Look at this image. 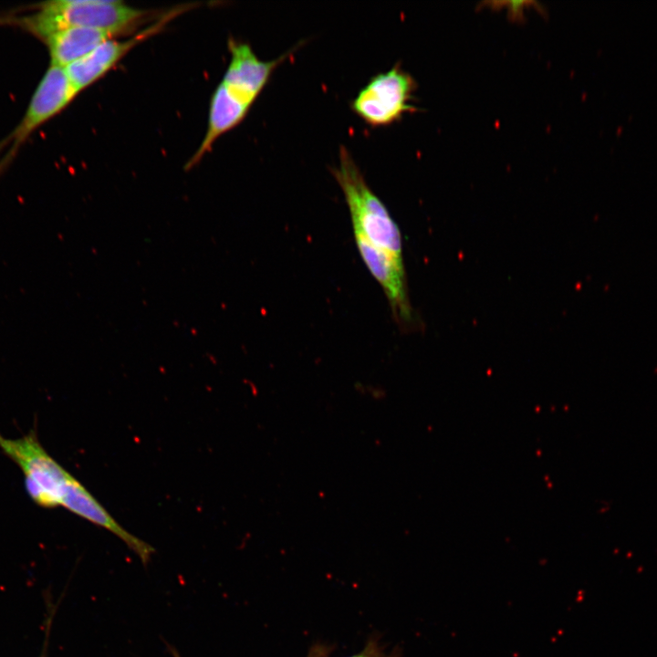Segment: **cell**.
I'll return each mask as SVG.
<instances>
[{"mask_svg":"<svg viewBox=\"0 0 657 657\" xmlns=\"http://www.w3.org/2000/svg\"><path fill=\"white\" fill-rule=\"evenodd\" d=\"M30 14L6 15L0 22L25 29L44 41L68 27H88L120 36L133 32L149 16L120 0H56L31 7Z\"/></svg>","mask_w":657,"mask_h":657,"instance_id":"6da1fadb","label":"cell"},{"mask_svg":"<svg viewBox=\"0 0 657 657\" xmlns=\"http://www.w3.org/2000/svg\"><path fill=\"white\" fill-rule=\"evenodd\" d=\"M330 171L344 194L353 229L403 263L398 225L380 197L369 186L363 172L344 145L339 147L338 165Z\"/></svg>","mask_w":657,"mask_h":657,"instance_id":"7a4b0ae2","label":"cell"},{"mask_svg":"<svg viewBox=\"0 0 657 657\" xmlns=\"http://www.w3.org/2000/svg\"><path fill=\"white\" fill-rule=\"evenodd\" d=\"M0 449L21 468L26 490L36 504L61 506L72 475L46 452L34 432L16 439L0 434Z\"/></svg>","mask_w":657,"mask_h":657,"instance_id":"3957f363","label":"cell"},{"mask_svg":"<svg viewBox=\"0 0 657 657\" xmlns=\"http://www.w3.org/2000/svg\"><path fill=\"white\" fill-rule=\"evenodd\" d=\"M416 88L413 77L397 63L372 76L350 101V109L370 126H388L417 110L412 103Z\"/></svg>","mask_w":657,"mask_h":657,"instance_id":"277c9868","label":"cell"},{"mask_svg":"<svg viewBox=\"0 0 657 657\" xmlns=\"http://www.w3.org/2000/svg\"><path fill=\"white\" fill-rule=\"evenodd\" d=\"M77 95L65 68L50 65L39 81L23 119L0 142V151L6 150L0 160V174L34 130L62 111Z\"/></svg>","mask_w":657,"mask_h":657,"instance_id":"5b68a950","label":"cell"},{"mask_svg":"<svg viewBox=\"0 0 657 657\" xmlns=\"http://www.w3.org/2000/svg\"><path fill=\"white\" fill-rule=\"evenodd\" d=\"M228 47L231 59L221 83L235 99L251 108L276 68L297 47L271 60L261 59L246 42L231 38Z\"/></svg>","mask_w":657,"mask_h":657,"instance_id":"8992f818","label":"cell"},{"mask_svg":"<svg viewBox=\"0 0 657 657\" xmlns=\"http://www.w3.org/2000/svg\"><path fill=\"white\" fill-rule=\"evenodd\" d=\"M176 14V10L166 14V16L157 21V23L129 39H109L100 44L89 54L65 68L68 78L76 92L78 94L101 78L137 44L161 30Z\"/></svg>","mask_w":657,"mask_h":657,"instance_id":"52a82bcc","label":"cell"},{"mask_svg":"<svg viewBox=\"0 0 657 657\" xmlns=\"http://www.w3.org/2000/svg\"><path fill=\"white\" fill-rule=\"evenodd\" d=\"M354 230L355 241L368 269L381 286L394 317L402 325L412 321L403 263L371 244L360 231Z\"/></svg>","mask_w":657,"mask_h":657,"instance_id":"ba28073f","label":"cell"},{"mask_svg":"<svg viewBox=\"0 0 657 657\" xmlns=\"http://www.w3.org/2000/svg\"><path fill=\"white\" fill-rule=\"evenodd\" d=\"M61 506L119 537L143 563L150 559L153 548L123 528L73 475L67 484Z\"/></svg>","mask_w":657,"mask_h":657,"instance_id":"9c48e42d","label":"cell"},{"mask_svg":"<svg viewBox=\"0 0 657 657\" xmlns=\"http://www.w3.org/2000/svg\"><path fill=\"white\" fill-rule=\"evenodd\" d=\"M250 109L235 99L220 82L211 98L206 133L185 168L191 169L196 165L219 137L244 120Z\"/></svg>","mask_w":657,"mask_h":657,"instance_id":"30bf717a","label":"cell"},{"mask_svg":"<svg viewBox=\"0 0 657 657\" xmlns=\"http://www.w3.org/2000/svg\"><path fill=\"white\" fill-rule=\"evenodd\" d=\"M114 37V35L104 30L68 27L50 35L43 42L48 48L50 65L67 68Z\"/></svg>","mask_w":657,"mask_h":657,"instance_id":"8fae6325","label":"cell"},{"mask_svg":"<svg viewBox=\"0 0 657 657\" xmlns=\"http://www.w3.org/2000/svg\"><path fill=\"white\" fill-rule=\"evenodd\" d=\"M350 657H393L391 655L385 654L379 647L378 643L374 641H370L367 643L364 650Z\"/></svg>","mask_w":657,"mask_h":657,"instance_id":"7c38bea8","label":"cell"},{"mask_svg":"<svg viewBox=\"0 0 657 657\" xmlns=\"http://www.w3.org/2000/svg\"><path fill=\"white\" fill-rule=\"evenodd\" d=\"M327 656V649L323 648L322 646H315L314 649L310 651L308 657H326Z\"/></svg>","mask_w":657,"mask_h":657,"instance_id":"4fadbf2b","label":"cell"}]
</instances>
